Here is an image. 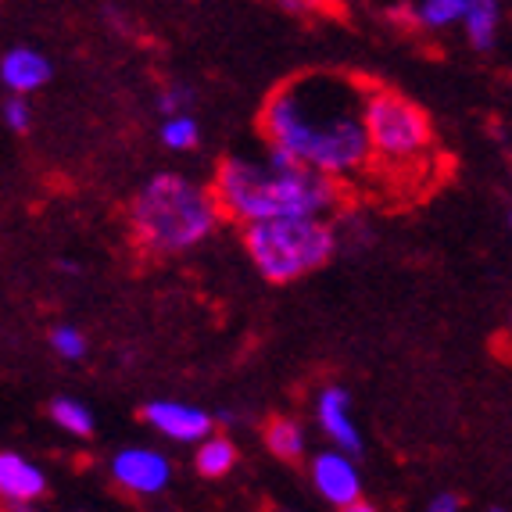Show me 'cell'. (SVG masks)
I'll return each instance as SVG.
<instances>
[{"label":"cell","mask_w":512,"mask_h":512,"mask_svg":"<svg viewBox=\"0 0 512 512\" xmlns=\"http://www.w3.org/2000/svg\"><path fill=\"white\" fill-rule=\"evenodd\" d=\"M369 90L344 72H301L276 86L262 108V133L333 180L373 162Z\"/></svg>","instance_id":"obj_1"},{"label":"cell","mask_w":512,"mask_h":512,"mask_svg":"<svg viewBox=\"0 0 512 512\" xmlns=\"http://www.w3.org/2000/svg\"><path fill=\"white\" fill-rule=\"evenodd\" d=\"M215 197L230 219L265 222L291 215H319L323 219L337 205V180L312 165H276L226 158L215 172Z\"/></svg>","instance_id":"obj_2"},{"label":"cell","mask_w":512,"mask_h":512,"mask_svg":"<svg viewBox=\"0 0 512 512\" xmlns=\"http://www.w3.org/2000/svg\"><path fill=\"white\" fill-rule=\"evenodd\" d=\"M222 205L215 190L183 176H151L133 197V230L151 255H180L219 226Z\"/></svg>","instance_id":"obj_3"},{"label":"cell","mask_w":512,"mask_h":512,"mask_svg":"<svg viewBox=\"0 0 512 512\" xmlns=\"http://www.w3.org/2000/svg\"><path fill=\"white\" fill-rule=\"evenodd\" d=\"M244 248L265 280L291 283L330 262L333 248H337V233L319 215L265 219L244 226Z\"/></svg>","instance_id":"obj_4"},{"label":"cell","mask_w":512,"mask_h":512,"mask_svg":"<svg viewBox=\"0 0 512 512\" xmlns=\"http://www.w3.org/2000/svg\"><path fill=\"white\" fill-rule=\"evenodd\" d=\"M369 140H373V162L387 169H419L434 144V129L423 108L409 97L373 86L369 90Z\"/></svg>","instance_id":"obj_5"},{"label":"cell","mask_w":512,"mask_h":512,"mask_svg":"<svg viewBox=\"0 0 512 512\" xmlns=\"http://www.w3.org/2000/svg\"><path fill=\"white\" fill-rule=\"evenodd\" d=\"M111 477L119 487H126L129 495H158V491L169 487L172 466L154 448H122L111 459Z\"/></svg>","instance_id":"obj_6"},{"label":"cell","mask_w":512,"mask_h":512,"mask_svg":"<svg viewBox=\"0 0 512 512\" xmlns=\"http://www.w3.org/2000/svg\"><path fill=\"white\" fill-rule=\"evenodd\" d=\"M144 419L158 434H165L169 441H180V444L205 441L212 434V416L205 409H194V405H183V402H147Z\"/></svg>","instance_id":"obj_7"},{"label":"cell","mask_w":512,"mask_h":512,"mask_svg":"<svg viewBox=\"0 0 512 512\" xmlns=\"http://www.w3.org/2000/svg\"><path fill=\"white\" fill-rule=\"evenodd\" d=\"M312 484L316 491L326 498L330 505H351L355 498H362V480H359V470L351 466L348 452L341 448H333V452H323L312 459Z\"/></svg>","instance_id":"obj_8"},{"label":"cell","mask_w":512,"mask_h":512,"mask_svg":"<svg viewBox=\"0 0 512 512\" xmlns=\"http://www.w3.org/2000/svg\"><path fill=\"white\" fill-rule=\"evenodd\" d=\"M316 416H319V427L326 430V437H330L341 452H348V455L362 452V434H359V427H355V419H351V398L344 387H326V391L319 394Z\"/></svg>","instance_id":"obj_9"},{"label":"cell","mask_w":512,"mask_h":512,"mask_svg":"<svg viewBox=\"0 0 512 512\" xmlns=\"http://www.w3.org/2000/svg\"><path fill=\"white\" fill-rule=\"evenodd\" d=\"M0 79L11 94H33L51 79V61L33 47H15L0 61Z\"/></svg>","instance_id":"obj_10"},{"label":"cell","mask_w":512,"mask_h":512,"mask_svg":"<svg viewBox=\"0 0 512 512\" xmlns=\"http://www.w3.org/2000/svg\"><path fill=\"white\" fill-rule=\"evenodd\" d=\"M47 491V477L40 473V466H33L29 459H22L18 452L0 455V495L11 505L18 502H36Z\"/></svg>","instance_id":"obj_11"},{"label":"cell","mask_w":512,"mask_h":512,"mask_svg":"<svg viewBox=\"0 0 512 512\" xmlns=\"http://www.w3.org/2000/svg\"><path fill=\"white\" fill-rule=\"evenodd\" d=\"M194 466L201 477L208 480H219L237 466V448H233L230 437L222 434H208L205 441L197 444V455H194Z\"/></svg>","instance_id":"obj_12"},{"label":"cell","mask_w":512,"mask_h":512,"mask_svg":"<svg viewBox=\"0 0 512 512\" xmlns=\"http://www.w3.org/2000/svg\"><path fill=\"white\" fill-rule=\"evenodd\" d=\"M466 33L477 51H491L498 33V0H466Z\"/></svg>","instance_id":"obj_13"},{"label":"cell","mask_w":512,"mask_h":512,"mask_svg":"<svg viewBox=\"0 0 512 512\" xmlns=\"http://www.w3.org/2000/svg\"><path fill=\"white\" fill-rule=\"evenodd\" d=\"M265 444H269V452L283 462H298L305 455V430H301L298 419H287V416H276L269 419V427H265Z\"/></svg>","instance_id":"obj_14"},{"label":"cell","mask_w":512,"mask_h":512,"mask_svg":"<svg viewBox=\"0 0 512 512\" xmlns=\"http://www.w3.org/2000/svg\"><path fill=\"white\" fill-rule=\"evenodd\" d=\"M51 419L65 430V434H76V437L94 434V412L86 409L83 402H76V398H54Z\"/></svg>","instance_id":"obj_15"},{"label":"cell","mask_w":512,"mask_h":512,"mask_svg":"<svg viewBox=\"0 0 512 512\" xmlns=\"http://www.w3.org/2000/svg\"><path fill=\"white\" fill-rule=\"evenodd\" d=\"M197 140H201V129L190 115H169L162 126V144L169 151H194Z\"/></svg>","instance_id":"obj_16"},{"label":"cell","mask_w":512,"mask_h":512,"mask_svg":"<svg viewBox=\"0 0 512 512\" xmlns=\"http://www.w3.org/2000/svg\"><path fill=\"white\" fill-rule=\"evenodd\" d=\"M462 15H466V0H419V22L430 29L452 26Z\"/></svg>","instance_id":"obj_17"},{"label":"cell","mask_w":512,"mask_h":512,"mask_svg":"<svg viewBox=\"0 0 512 512\" xmlns=\"http://www.w3.org/2000/svg\"><path fill=\"white\" fill-rule=\"evenodd\" d=\"M51 348H54V355L58 359H65V362H79L86 355V337L76 330V326H54L51 330Z\"/></svg>","instance_id":"obj_18"},{"label":"cell","mask_w":512,"mask_h":512,"mask_svg":"<svg viewBox=\"0 0 512 512\" xmlns=\"http://www.w3.org/2000/svg\"><path fill=\"white\" fill-rule=\"evenodd\" d=\"M4 126L15 129V133H26V129L33 126V111H29V104H26V94H11L8 101H4Z\"/></svg>","instance_id":"obj_19"},{"label":"cell","mask_w":512,"mask_h":512,"mask_svg":"<svg viewBox=\"0 0 512 512\" xmlns=\"http://www.w3.org/2000/svg\"><path fill=\"white\" fill-rule=\"evenodd\" d=\"M190 101H194V94H190V86H165L162 97H158V108L165 111V115H187Z\"/></svg>","instance_id":"obj_20"},{"label":"cell","mask_w":512,"mask_h":512,"mask_svg":"<svg viewBox=\"0 0 512 512\" xmlns=\"http://www.w3.org/2000/svg\"><path fill=\"white\" fill-rule=\"evenodd\" d=\"M276 4H280V8H287L291 15H316L326 0H276Z\"/></svg>","instance_id":"obj_21"},{"label":"cell","mask_w":512,"mask_h":512,"mask_svg":"<svg viewBox=\"0 0 512 512\" xmlns=\"http://www.w3.org/2000/svg\"><path fill=\"white\" fill-rule=\"evenodd\" d=\"M427 512H462V505L455 495H434L427 505Z\"/></svg>","instance_id":"obj_22"},{"label":"cell","mask_w":512,"mask_h":512,"mask_svg":"<svg viewBox=\"0 0 512 512\" xmlns=\"http://www.w3.org/2000/svg\"><path fill=\"white\" fill-rule=\"evenodd\" d=\"M337 512H376V509H373L369 502H362V498H355V502H351V505H341Z\"/></svg>","instance_id":"obj_23"},{"label":"cell","mask_w":512,"mask_h":512,"mask_svg":"<svg viewBox=\"0 0 512 512\" xmlns=\"http://www.w3.org/2000/svg\"><path fill=\"white\" fill-rule=\"evenodd\" d=\"M15 512H36V509H33V502H18Z\"/></svg>","instance_id":"obj_24"},{"label":"cell","mask_w":512,"mask_h":512,"mask_svg":"<svg viewBox=\"0 0 512 512\" xmlns=\"http://www.w3.org/2000/svg\"><path fill=\"white\" fill-rule=\"evenodd\" d=\"M509 230H512V208H509Z\"/></svg>","instance_id":"obj_25"},{"label":"cell","mask_w":512,"mask_h":512,"mask_svg":"<svg viewBox=\"0 0 512 512\" xmlns=\"http://www.w3.org/2000/svg\"><path fill=\"white\" fill-rule=\"evenodd\" d=\"M491 512H509V509H491Z\"/></svg>","instance_id":"obj_26"},{"label":"cell","mask_w":512,"mask_h":512,"mask_svg":"<svg viewBox=\"0 0 512 512\" xmlns=\"http://www.w3.org/2000/svg\"><path fill=\"white\" fill-rule=\"evenodd\" d=\"M283 512H291V509H283Z\"/></svg>","instance_id":"obj_27"}]
</instances>
